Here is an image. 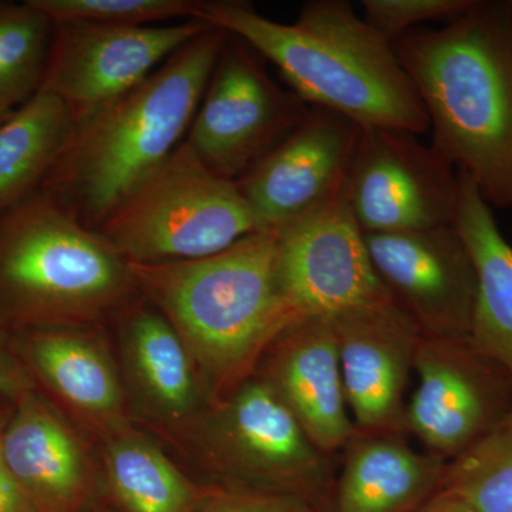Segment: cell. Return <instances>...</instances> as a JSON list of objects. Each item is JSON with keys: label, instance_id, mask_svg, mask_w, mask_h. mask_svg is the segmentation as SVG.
<instances>
[{"label": "cell", "instance_id": "1", "mask_svg": "<svg viewBox=\"0 0 512 512\" xmlns=\"http://www.w3.org/2000/svg\"><path fill=\"white\" fill-rule=\"evenodd\" d=\"M195 20L238 37L275 64L308 106L362 127L423 134L430 121L392 42L346 0H311L295 23L262 16L245 0H201Z\"/></svg>", "mask_w": 512, "mask_h": 512}, {"label": "cell", "instance_id": "2", "mask_svg": "<svg viewBox=\"0 0 512 512\" xmlns=\"http://www.w3.org/2000/svg\"><path fill=\"white\" fill-rule=\"evenodd\" d=\"M393 46L423 101L431 146L490 207L512 208V0H476L454 22Z\"/></svg>", "mask_w": 512, "mask_h": 512}, {"label": "cell", "instance_id": "3", "mask_svg": "<svg viewBox=\"0 0 512 512\" xmlns=\"http://www.w3.org/2000/svg\"><path fill=\"white\" fill-rule=\"evenodd\" d=\"M227 37L210 26L130 92L76 114L40 190L96 231L183 143Z\"/></svg>", "mask_w": 512, "mask_h": 512}, {"label": "cell", "instance_id": "4", "mask_svg": "<svg viewBox=\"0 0 512 512\" xmlns=\"http://www.w3.org/2000/svg\"><path fill=\"white\" fill-rule=\"evenodd\" d=\"M130 268L138 292L183 340L211 404L254 376L269 346L298 323L282 292L274 229L207 258Z\"/></svg>", "mask_w": 512, "mask_h": 512}, {"label": "cell", "instance_id": "5", "mask_svg": "<svg viewBox=\"0 0 512 512\" xmlns=\"http://www.w3.org/2000/svg\"><path fill=\"white\" fill-rule=\"evenodd\" d=\"M130 264L39 190L0 214V326H89L127 309Z\"/></svg>", "mask_w": 512, "mask_h": 512}, {"label": "cell", "instance_id": "6", "mask_svg": "<svg viewBox=\"0 0 512 512\" xmlns=\"http://www.w3.org/2000/svg\"><path fill=\"white\" fill-rule=\"evenodd\" d=\"M130 264L194 261L264 231L235 181L180 144L96 229Z\"/></svg>", "mask_w": 512, "mask_h": 512}, {"label": "cell", "instance_id": "7", "mask_svg": "<svg viewBox=\"0 0 512 512\" xmlns=\"http://www.w3.org/2000/svg\"><path fill=\"white\" fill-rule=\"evenodd\" d=\"M195 429L218 487L295 495L328 512L333 456L309 439L261 377H249L212 403Z\"/></svg>", "mask_w": 512, "mask_h": 512}, {"label": "cell", "instance_id": "8", "mask_svg": "<svg viewBox=\"0 0 512 512\" xmlns=\"http://www.w3.org/2000/svg\"><path fill=\"white\" fill-rule=\"evenodd\" d=\"M309 107L272 80L247 43L228 35L184 141L212 173L237 183Z\"/></svg>", "mask_w": 512, "mask_h": 512}, {"label": "cell", "instance_id": "9", "mask_svg": "<svg viewBox=\"0 0 512 512\" xmlns=\"http://www.w3.org/2000/svg\"><path fill=\"white\" fill-rule=\"evenodd\" d=\"M345 188L365 234L454 224L456 167L410 131L362 127Z\"/></svg>", "mask_w": 512, "mask_h": 512}, {"label": "cell", "instance_id": "10", "mask_svg": "<svg viewBox=\"0 0 512 512\" xmlns=\"http://www.w3.org/2000/svg\"><path fill=\"white\" fill-rule=\"evenodd\" d=\"M274 231L282 292L296 322L392 301L373 269L345 187Z\"/></svg>", "mask_w": 512, "mask_h": 512}, {"label": "cell", "instance_id": "11", "mask_svg": "<svg viewBox=\"0 0 512 512\" xmlns=\"http://www.w3.org/2000/svg\"><path fill=\"white\" fill-rule=\"evenodd\" d=\"M417 387L404 430L447 463L485 436L512 407V377L470 342L423 336Z\"/></svg>", "mask_w": 512, "mask_h": 512}, {"label": "cell", "instance_id": "12", "mask_svg": "<svg viewBox=\"0 0 512 512\" xmlns=\"http://www.w3.org/2000/svg\"><path fill=\"white\" fill-rule=\"evenodd\" d=\"M208 28L195 19L170 26L55 22L42 90L76 116L130 92Z\"/></svg>", "mask_w": 512, "mask_h": 512}, {"label": "cell", "instance_id": "13", "mask_svg": "<svg viewBox=\"0 0 512 512\" xmlns=\"http://www.w3.org/2000/svg\"><path fill=\"white\" fill-rule=\"evenodd\" d=\"M365 241L377 278L423 336L470 342L477 276L454 225L365 234Z\"/></svg>", "mask_w": 512, "mask_h": 512}, {"label": "cell", "instance_id": "14", "mask_svg": "<svg viewBox=\"0 0 512 512\" xmlns=\"http://www.w3.org/2000/svg\"><path fill=\"white\" fill-rule=\"evenodd\" d=\"M362 126L336 111L309 107L298 127L237 185L261 228L308 214L343 190Z\"/></svg>", "mask_w": 512, "mask_h": 512}, {"label": "cell", "instance_id": "15", "mask_svg": "<svg viewBox=\"0 0 512 512\" xmlns=\"http://www.w3.org/2000/svg\"><path fill=\"white\" fill-rule=\"evenodd\" d=\"M346 400L356 430L404 433L406 390L423 333L392 301L333 318Z\"/></svg>", "mask_w": 512, "mask_h": 512}, {"label": "cell", "instance_id": "16", "mask_svg": "<svg viewBox=\"0 0 512 512\" xmlns=\"http://www.w3.org/2000/svg\"><path fill=\"white\" fill-rule=\"evenodd\" d=\"M254 375L275 390L323 453L335 456L356 433L333 318L305 319L286 329L266 350Z\"/></svg>", "mask_w": 512, "mask_h": 512}, {"label": "cell", "instance_id": "17", "mask_svg": "<svg viewBox=\"0 0 512 512\" xmlns=\"http://www.w3.org/2000/svg\"><path fill=\"white\" fill-rule=\"evenodd\" d=\"M0 434V458L39 512H86L93 468L76 431L39 389L13 403Z\"/></svg>", "mask_w": 512, "mask_h": 512}, {"label": "cell", "instance_id": "18", "mask_svg": "<svg viewBox=\"0 0 512 512\" xmlns=\"http://www.w3.org/2000/svg\"><path fill=\"white\" fill-rule=\"evenodd\" d=\"M16 352L37 386L55 394L104 436L127 429V394L101 336L87 326L10 330Z\"/></svg>", "mask_w": 512, "mask_h": 512}, {"label": "cell", "instance_id": "19", "mask_svg": "<svg viewBox=\"0 0 512 512\" xmlns=\"http://www.w3.org/2000/svg\"><path fill=\"white\" fill-rule=\"evenodd\" d=\"M342 451L328 512H412L443 487L447 461L404 433L356 430Z\"/></svg>", "mask_w": 512, "mask_h": 512}, {"label": "cell", "instance_id": "20", "mask_svg": "<svg viewBox=\"0 0 512 512\" xmlns=\"http://www.w3.org/2000/svg\"><path fill=\"white\" fill-rule=\"evenodd\" d=\"M126 313L124 369L141 407L168 424L200 419L210 397L177 330L151 303H131Z\"/></svg>", "mask_w": 512, "mask_h": 512}, {"label": "cell", "instance_id": "21", "mask_svg": "<svg viewBox=\"0 0 512 512\" xmlns=\"http://www.w3.org/2000/svg\"><path fill=\"white\" fill-rule=\"evenodd\" d=\"M457 174L453 225L470 252L477 276L470 343L512 377V247L476 183L463 171Z\"/></svg>", "mask_w": 512, "mask_h": 512}, {"label": "cell", "instance_id": "22", "mask_svg": "<svg viewBox=\"0 0 512 512\" xmlns=\"http://www.w3.org/2000/svg\"><path fill=\"white\" fill-rule=\"evenodd\" d=\"M74 121L73 110L55 94L40 90L0 126V214L45 184Z\"/></svg>", "mask_w": 512, "mask_h": 512}, {"label": "cell", "instance_id": "23", "mask_svg": "<svg viewBox=\"0 0 512 512\" xmlns=\"http://www.w3.org/2000/svg\"><path fill=\"white\" fill-rule=\"evenodd\" d=\"M104 471L120 512H195L210 490L191 481L153 441L130 427L106 437Z\"/></svg>", "mask_w": 512, "mask_h": 512}, {"label": "cell", "instance_id": "24", "mask_svg": "<svg viewBox=\"0 0 512 512\" xmlns=\"http://www.w3.org/2000/svg\"><path fill=\"white\" fill-rule=\"evenodd\" d=\"M55 22L33 0H0V109L18 110L42 90Z\"/></svg>", "mask_w": 512, "mask_h": 512}, {"label": "cell", "instance_id": "25", "mask_svg": "<svg viewBox=\"0 0 512 512\" xmlns=\"http://www.w3.org/2000/svg\"><path fill=\"white\" fill-rule=\"evenodd\" d=\"M441 490L456 495L474 512H512V407L447 464Z\"/></svg>", "mask_w": 512, "mask_h": 512}, {"label": "cell", "instance_id": "26", "mask_svg": "<svg viewBox=\"0 0 512 512\" xmlns=\"http://www.w3.org/2000/svg\"><path fill=\"white\" fill-rule=\"evenodd\" d=\"M53 22L111 26H154L173 19L194 20L201 0H33Z\"/></svg>", "mask_w": 512, "mask_h": 512}, {"label": "cell", "instance_id": "27", "mask_svg": "<svg viewBox=\"0 0 512 512\" xmlns=\"http://www.w3.org/2000/svg\"><path fill=\"white\" fill-rule=\"evenodd\" d=\"M476 0H363L366 22L389 42H396L429 22H454Z\"/></svg>", "mask_w": 512, "mask_h": 512}, {"label": "cell", "instance_id": "28", "mask_svg": "<svg viewBox=\"0 0 512 512\" xmlns=\"http://www.w3.org/2000/svg\"><path fill=\"white\" fill-rule=\"evenodd\" d=\"M195 512H323L315 504L288 494L259 493L210 485Z\"/></svg>", "mask_w": 512, "mask_h": 512}, {"label": "cell", "instance_id": "29", "mask_svg": "<svg viewBox=\"0 0 512 512\" xmlns=\"http://www.w3.org/2000/svg\"><path fill=\"white\" fill-rule=\"evenodd\" d=\"M39 389L12 342L9 329L0 326V396L18 402L26 393Z\"/></svg>", "mask_w": 512, "mask_h": 512}, {"label": "cell", "instance_id": "30", "mask_svg": "<svg viewBox=\"0 0 512 512\" xmlns=\"http://www.w3.org/2000/svg\"><path fill=\"white\" fill-rule=\"evenodd\" d=\"M0 512H39L6 470L0 458Z\"/></svg>", "mask_w": 512, "mask_h": 512}, {"label": "cell", "instance_id": "31", "mask_svg": "<svg viewBox=\"0 0 512 512\" xmlns=\"http://www.w3.org/2000/svg\"><path fill=\"white\" fill-rule=\"evenodd\" d=\"M412 512H474L466 503L457 498L456 495L440 490L430 500L421 504Z\"/></svg>", "mask_w": 512, "mask_h": 512}, {"label": "cell", "instance_id": "32", "mask_svg": "<svg viewBox=\"0 0 512 512\" xmlns=\"http://www.w3.org/2000/svg\"><path fill=\"white\" fill-rule=\"evenodd\" d=\"M16 110H2L0 109V126L5 123L6 120H9L12 117V114L15 113Z\"/></svg>", "mask_w": 512, "mask_h": 512}, {"label": "cell", "instance_id": "33", "mask_svg": "<svg viewBox=\"0 0 512 512\" xmlns=\"http://www.w3.org/2000/svg\"><path fill=\"white\" fill-rule=\"evenodd\" d=\"M6 421H8V419H6V420L0 419V434H2L3 427H5Z\"/></svg>", "mask_w": 512, "mask_h": 512}]
</instances>
